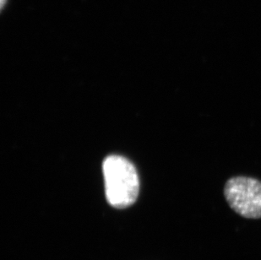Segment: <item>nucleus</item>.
Wrapping results in <instances>:
<instances>
[{"instance_id":"nucleus-1","label":"nucleus","mask_w":261,"mask_h":260,"mask_svg":"<svg viewBox=\"0 0 261 260\" xmlns=\"http://www.w3.org/2000/svg\"><path fill=\"white\" fill-rule=\"evenodd\" d=\"M105 193L112 206L127 208L136 201L140 191L138 174L128 160L110 155L103 162Z\"/></svg>"},{"instance_id":"nucleus-2","label":"nucleus","mask_w":261,"mask_h":260,"mask_svg":"<svg viewBox=\"0 0 261 260\" xmlns=\"http://www.w3.org/2000/svg\"><path fill=\"white\" fill-rule=\"evenodd\" d=\"M224 196L230 208L247 219L261 218V181L239 176L227 180Z\"/></svg>"},{"instance_id":"nucleus-3","label":"nucleus","mask_w":261,"mask_h":260,"mask_svg":"<svg viewBox=\"0 0 261 260\" xmlns=\"http://www.w3.org/2000/svg\"><path fill=\"white\" fill-rule=\"evenodd\" d=\"M6 1H7V0H0V8H1V10H3L4 7H5Z\"/></svg>"}]
</instances>
